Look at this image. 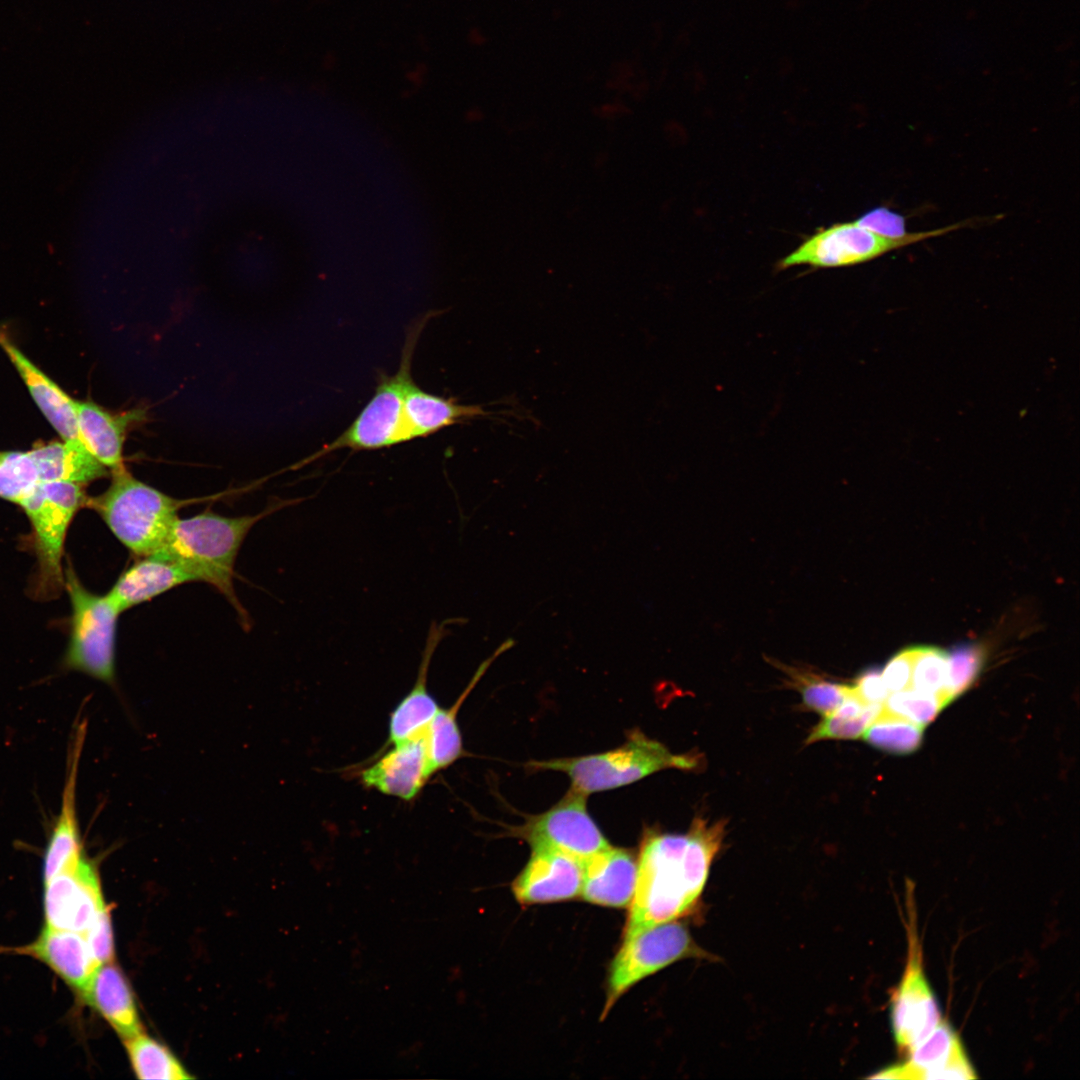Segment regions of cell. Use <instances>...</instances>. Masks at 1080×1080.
Here are the masks:
<instances>
[{"label":"cell","mask_w":1080,"mask_h":1080,"mask_svg":"<svg viewBox=\"0 0 1080 1080\" xmlns=\"http://www.w3.org/2000/svg\"><path fill=\"white\" fill-rule=\"evenodd\" d=\"M725 822L695 817L685 834L645 832L624 937L692 913L724 836Z\"/></svg>","instance_id":"cell-1"},{"label":"cell","mask_w":1080,"mask_h":1080,"mask_svg":"<svg viewBox=\"0 0 1080 1080\" xmlns=\"http://www.w3.org/2000/svg\"><path fill=\"white\" fill-rule=\"evenodd\" d=\"M265 515L264 512L226 517L205 511L188 518L178 517L162 546L153 554L178 564L194 581L214 586L245 619L247 616L233 588L234 564L244 538Z\"/></svg>","instance_id":"cell-2"},{"label":"cell","mask_w":1080,"mask_h":1080,"mask_svg":"<svg viewBox=\"0 0 1080 1080\" xmlns=\"http://www.w3.org/2000/svg\"><path fill=\"white\" fill-rule=\"evenodd\" d=\"M111 482L85 506L96 511L114 536L138 557L164 543L178 511L186 503L135 478L125 466L110 471Z\"/></svg>","instance_id":"cell-3"},{"label":"cell","mask_w":1080,"mask_h":1080,"mask_svg":"<svg viewBox=\"0 0 1080 1080\" xmlns=\"http://www.w3.org/2000/svg\"><path fill=\"white\" fill-rule=\"evenodd\" d=\"M695 754H674L640 730L630 732L626 742L613 750L579 757L530 761V771H558L571 780V788L589 795L632 784L660 770H693Z\"/></svg>","instance_id":"cell-4"},{"label":"cell","mask_w":1080,"mask_h":1080,"mask_svg":"<svg viewBox=\"0 0 1080 1080\" xmlns=\"http://www.w3.org/2000/svg\"><path fill=\"white\" fill-rule=\"evenodd\" d=\"M426 321H418L409 330L398 371L393 375L382 374L373 396L351 425L303 463H309L339 449L377 450L409 441L404 420V396L413 380V354Z\"/></svg>","instance_id":"cell-5"},{"label":"cell","mask_w":1080,"mask_h":1080,"mask_svg":"<svg viewBox=\"0 0 1080 1080\" xmlns=\"http://www.w3.org/2000/svg\"><path fill=\"white\" fill-rule=\"evenodd\" d=\"M83 487L73 482L43 481L19 505L32 528L37 558L35 592L40 597H54L64 587V543L75 514L86 504Z\"/></svg>","instance_id":"cell-6"},{"label":"cell","mask_w":1080,"mask_h":1080,"mask_svg":"<svg viewBox=\"0 0 1080 1080\" xmlns=\"http://www.w3.org/2000/svg\"><path fill=\"white\" fill-rule=\"evenodd\" d=\"M64 587L72 614L64 667L112 684L115 680L117 620L121 614L106 595L89 591L69 564Z\"/></svg>","instance_id":"cell-7"},{"label":"cell","mask_w":1080,"mask_h":1080,"mask_svg":"<svg viewBox=\"0 0 1080 1080\" xmlns=\"http://www.w3.org/2000/svg\"><path fill=\"white\" fill-rule=\"evenodd\" d=\"M969 221L900 236L876 233L856 221L823 228L777 263L779 270L798 265L836 268L865 263L918 242L942 236L967 226Z\"/></svg>","instance_id":"cell-8"},{"label":"cell","mask_w":1080,"mask_h":1080,"mask_svg":"<svg viewBox=\"0 0 1080 1080\" xmlns=\"http://www.w3.org/2000/svg\"><path fill=\"white\" fill-rule=\"evenodd\" d=\"M687 958L712 959L699 947L689 930L670 921L624 937L611 962L604 1017L618 998L642 979L668 965Z\"/></svg>","instance_id":"cell-9"},{"label":"cell","mask_w":1080,"mask_h":1080,"mask_svg":"<svg viewBox=\"0 0 1080 1080\" xmlns=\"http://www.w3.org/2000/svg\"><path fill=\"white\" fill-rule=\"evenodd\" d=\"M587 795L570 787L549 810L515 828L531 848L547 847L582 861L611 846L587 811Z\"/></svg>","instance_id":"cell-10"},{"label":"cell","mask_w":1080,"mask_h":1080,"mask_svg":"<svg viewBox=\"0 0 1080 1080\" xmlns=\"http://www.w3.org/2000/svg\"><path fill=\"white\" fill-rule=\"evenodd\" d=\"M44 884L46 927L84 935L105 906L97 871L84 855Z\"/></svg>","instance_id":"cell-11"},{"label":"cell","mask_w":1080,"mask_h":1080,"mask_svg":"<svg viewBox=\"0 0 1080 1080\" xmlns=\"http://www.w3.org/2000/svg\"><path fill=\"white\" fill-rule=\"evenodd\" d=\"M910 928L904 975L891 1001V1022L899 1049L909 1052L940 1023L936 998L924 975L917 934Z\"/></svg>","instance_id":"cell-12"},{"label":"cell","mask_w":1080,"mask_h":1080,"mask_svg":"<svg viewBox=\"0 0 1080 1080\" xmlns=\"http://www.w3.org/2000/svg\"><path fill=\"white\" fill-rule=\"evenodd\" d=\"M582 882V860L553 848L536 847L513 881L512 891L521 904L550 903L579 896Z\"/></svg>","instance_id":"cell-13"},{"label":"cell","mask_w":1080,"mask_h":1080,"mask_svg":"<svg viewBox=\"0 0 1080 1080\" xmlns=\"http://www.w3.org/2000/svg\"><path fill=\"white\" fill-rule=\"evenodd\" d=\"M907 1061L877 1072V1079H973L975 1071L962 1043L944 1020L909 1052Z\"/></svg>","instance_id":"cell-14"},{"label":"cell","mask_w":1080,"mask_h":1080,"mask_svg":"<svg viewBox=\"0 0 1080 1080\" xmlns=\"http://www.w3.org/2000/svg\"><path fill=\"white\" fill-rule=\"evenodd\" d=\"M434 772L423 735L393 744L362 771L361 780L383 794L411 800Z\"/></svg>","instance_id":"cell-15"},{"label":"cell","mask_w":1080,"mask_h":1080,"mask_svg":"<svg viewBox=\"0 0 1080 1080\" xmlns=\"http://www.w3.org/2000/svg\"><path fill=\"white\" fill-rule=\"evenodd\" d=\"M636 878L637 861L632 852L609 846L583 861L580 895L589 903L626 907L632 901Z\"/></svg>","instance_id":"cell-16"},{"label":"cell","mask_w":1080,"mask_h":1080,"mask_svg":"<svg viewBox=\"0 0 1080 1080\" xmlns=\"http://www.w3.org/2000/svg\"><path fill=\"white\" fill-rule=\"evenodd\" d=\"M78 436L88 451L109 471L125 466L123 446L131 425L141 422L145 410L112 413L93 401H76Z\"/></svg>","instance_id":"cell-17"},{"label":"cell","mask_w":1080,"mask_h":1080,"mask_svg":"<svg viewBox=\"0 0 1080 1080\" xmlns=\"http://www.w3.org/2000/svg\"><path fill=\"white\" fill-rule=\"evenodd\" d=\"M0 347L16 368L31 397L63 440L79 439L75 400L38 368L0 330Z\"/></svg>","instance_id":"cell-18"},{"label":"cell","mask_w":1080,"mask_h":1080,"mask_svg":"<svg viewBox=\"0 0 1080 1080\" xmlns=\"http://www.w3.org/2000/svg\"><path fill=\"white\" fill-rule=\"evenodd\" d=\"M448 622H433L430 626L416 682L390 715L388 732L392 744L423 736L441 708L428 692L427 675L432 656L447 634Z\"/></svg>","instance_id":"cell-19"},{"label":"cell","mask_w":1080,"mask_h":1080,"mask_svg":"<svg viewBox=\"0 0 1080 1080\" xmlns=\"http://www.w3.org/2000/svg\"><path fill=\"white\" fill-rule=\"evenodd\" d=\"M47 964L81 995L100 966L83 934L46 927L39 938L23 949Z\"/></svg>","instance_id":"cell-20"},{"label":"cell","mask_w":1080,"mask_h":1080,"mask_svg":"<svg viewBox=\"0 0 1080 1080\" xmlns=\"http://www.w3.org/2000/svg\"><path fill=\"white\" fill-rule=\"evenodd\" d=\"M194 581L178 564L150 554L141 557L126 569L107 593L122 613L184 583Z\"/></svg>","instance_id":"cell-21"},{"label":"cell","mask_w":1080,"mask_h":1080,"mask_svg":"<svg viewBox=\"0 0 1080 1080\" xmlns=\"http://www.w3.org/2000/svg\"><path fill=\"white\" fill-rule=\"evenodd\" d=\"M83 736V729L78 728L70 753V767L63 790L61 809L49 836L44 854V883L83 856L75 806L76 779Z\"/></svg>","instance_id":"cell-22"},{"label":"cell","mask_w":1080,"mask_h":1080,"mask_svg":"<svg viewBox=\"0 0 1080 1080\" xmlns=\"http://www.w3.org/2000/svg\"><path fill=\"white\" fill-rule=\"evenodd\" d=\"M82 996L123 1040L142 1033L132 990L112 961L98 967Z\"/></svg>","instance_id":"cell-23"},{"label":"cell","mask_w":1080,"mask_h":1080,"mask_svg":"<svg viewBox=\"0 0 1080 1080\" xmlns=\"http://www.w3.org/2000/svg\"><path fill=\"white\" fill-rule=\"evenodd\" d=\"M404 420L409 441L489 414L480 406L463 405L422 390L412 380L404 396Z\"/></svg>","instance_id":"cell-24"},{"label":"cell","mask_w":1080,"mask_h":1080,"mask_svg":"<svg viewBox=\"0 0 1080 1080\" xmlns=\"http://www.w3.org/2000/svg\"><path fill=\"white\" fill-rule=\"evenodd\" d=\"M28 452L36 465L40 482L66 481L85 486L106 477L110 472L80 439L39 443Z\"/></svg>","instance_id":"cell-25"},{"label":"cell","mask_w":1080,"mask_h":1080,"mask_svg":"<svg viewBox=\"0 0 1080 1080\" xmlns=\"http://www.w3.org/2000/svg\"><path fill=\"white\" fill-rule=\"evenodd\" d=\"M511 645H513V641L511 640L503 643L491 657L485 660L479 666L468 686L464 689L456 702L447 709L440 708L429 724L424 734V739L428 756L435 772L451 765L458 758L463 756L462 735L457 722L458 711L492 661L497 658L500 653L510 648Z\"/></svg>","instance_id":"cell-26"},{"label":"cell","mask_w":1080,"mask_h":1080,"mask_svg":"<svg viewBox=\"0 0 1080 1080\" xmlns=\"http://www.w3.org/2000/svg\"><path fill=\"white\" fill-rule=\"evenodd\" d=\"M882 711V704L863 701L850 685L841 704L811 730L806 744L828 739H856L864 734L869 725Z\"/></svg>","instance_id":"cell-27"},{"label":"cell","mask_w":1080,"mask_h":1080,"mask_svg":"<svg viewBox=\"0 0 1080 1080\" xmlns=\"http://www.w3.org/2000/svg\"><path fill=\"white\" fill-rule=\"evenodd\" d=\"M132 1068L139 1079H190L182 1064L164 1045L143 1032L124 1040Z\"/></svg>","instance_id":"cell-28"},{"label":"cell","mask_w":1080,"mask_h":1080,"mask_svg":"<svg viewBox=\"0 0 1080 1080\" xmlns=\"http://www.w3.org/2000/svg\"><path fill=\"white\" fill-rule=\"evenodd\" d=\"M922 730L923 727L882 710L862 736L878 749L906 754L919 747Z\"/></svg>","instance_id":"cell-29"},{"label":"cell","mask_w":1080,"mask_h":1080,"mask_svg":"<svg viewBox=\"0 0 1080 1080\" xmlns=\"http://www.w3.org/2000/svg\"><path fill=\"white\" fill-rule=\"evenodd\" d=\"M911 688L940 698L944 704L952 699L949 684L948 654L935 647H915Z\"/></svg>","instance_id":"cell-30"},{"label":"cell","mask_w":1080,"mask_h":1080,"mask_svg":"<svg viewBox=\"0 0 1080 1080\" xmlns=\"http://www.w3.org/2000/svg\"><path fill=\"white\" fill-rule=\"evenodd\" d=\"M40 483L29 452H0V498L20 505Z\"/></svg>","instance_id":"cell-31"},{"label":"cell","mask_w":1080,"mask_h":1080,"mask_svg":"<svg viewBox=\"0 0 1080 1080\" xmlns=\"http://www.w3.org/2000/svg\"><path fill=\"white\" fill-rule=\"evenodd\" d=\"M786 673L792 687L800 692L803 705L823 716L836 709L850 690V685L832 682L814 672L789 668Z\"/></svg>","instance_id":"cell-32"},{"label":"cell","mask_w":1080,"mask_h":1080,"mask_svg":"<svg viewBox=\"0 0 1080 1080\" xmlns=\"http://www.w3.org/2000/svg\"><path fill=\"white\" fill-rule=\"evenodd\" d=\"M944 706L945 704L940 698L919 692L910 687L889 693L882 704V710L924 727L937 716Z\"/></svg>","instance_id":"cell-33"},{"label":"cell","mask_w":1080,"mask_h":1080,"mask_svg":"<svg viewBox=\"0 0 1080 1080\" xmlns=\"http://www.w3.org/2000/svg\"><path fill=\"white\" fill-rule=\"evenodd\" d=\"M984 660V649L977 644L954 648L948 655L949 684L952 697L963 693L977 677Z\"/></svg>","instance_id":"cell-34"},{"label":"cell","mask_w":1080,"mask_h":1080,"mask_svg":"<svg viewBox=\"0 0 1080 1080\" xmlns=\"http://www.w3.org/2000/svg\"><path fill=\"white\" fill-rule=\"evenodd\" d=\"M90 951L99 965L111 962L114 955L110 913L104 906L84 934Z\"/></svg>","instance_id":"cell-35"},{"label":"cell","mask_w":1080,"mask_h":1080,"mask_svg":"<svg viewBox=\"0 0 1080 1080\" xmlns=\"http://www.w3.org/2000/svg\"><path fill=\"white\" fill-rule=\"evenodd\" d=\"M915 647L896 654L881 672L882 679L889 692L910 688Z\"/></svg>","instance_id":"cell-36"},{"label":"cell","mask_w":1080,"mask_h":1080,"mask_svg":"<svg viewBox=\"0 0 1080 1080\" xmlns=\"http://www.w3.org/2000/svg\"><path fill=\"white\" fill-rule=\"evenodd\" d=\"M860 225L887 236H900L907 233L904 217L885 207H876L855 220Z\"/></svg>","instance_id":"cell-37"},{"label":"cell","mask_w":1080,"mask_h":1080,"mask_svg":"<svg viewBox=\"0 0 1080 1080\" xmlns=\"http://www.w3.org/2000/svg\"><path fill=\"white\" fill-rule=\"evenodd\" d=\"M852 686L856 694L869 704H883L890 693L882 679L881 672L876 669H870L862 673Z\"/></svg>","instance_id":"cell-38"}]
</instances>
